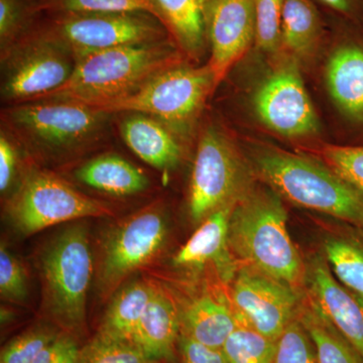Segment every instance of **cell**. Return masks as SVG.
<instances>
[{
  "label": "cell",
  "mask_w": 363,
  "mask_h": 363,
  "mask_svg": "<svg viewBox=\"0 0 363 363\" xmlns=\"http://www.w3.org/2000/svg\"><path fill=\"white\" fill-rule=\"evenodd\" d=\"M0 126L42 168L74 166L108 149L116 135L114 113L63 98L2 106Z\"/></svg>",
  "instance_id": "1"
},
{
  "label": "cell",
  "mask_w": 363,
  "mask_h": 363,
  "mask_svg": "<svg viewBox=\"0 0 363 363\" xmlns=\"http://www.w3.org/2000/svg\"><path fill=\"white\" fill-rule=\"evenodd\" d=\"M186 62L173 40L89 52L76 58L75 70L65 85L42 98H63L104 108L135 94L162 72Z\"/></svg>",
  "instance_id": "2"
},
{
  "label": "cell",
  "mask_w": 363,
  "mask_h": 363,
  "mask_svg": "<svg viewBox=\"0 0 363 363\" xmlns=\"http://www.w3.org/2000/svg\"><path fill=\"white\" fill-rule=\"evenodd\" d=\"M286 222L274 191L248 189L231 213L229 247L245 266L298 289L305 283L306 266Z\"/></svg>",
  "instance_id": "3"
},
{
  "label": "cell",
  "mask_w": 363,
  "mask_h": 363,
  "mask_svg": "<svg viewBox=\"0 0 363 363\" xmlns=\"http://www.w3.org/2000/svg\"><path fill=\"white\" fill-rule=\"evenodd\" d=\"M255 164L257 175L289 201L363 228V191L326 164L274 147L257 152Z\"/></svg>",
  "instance_id": "4"
},
{
  "label": "cell",
  "mask_w": 363,
  "mask_h": 363,
  "mask_svg": "<svg viewBox=\"0 0 363 363\" xmlns=\"http://www.w3.org/2000/svg\"><path fill=\"white\" fill-rule=\"evenodd\" d=\"M6 212L11 223L26 235L76 219L114 215L111 205L84 194L56 172L32 161L9 196Z\"/></svg>",
  "instance_id": "5"
},
{
  "label": "cell",
  "mask_w": 363,
  "mask_h": 363,
  "mask_svg": "<svg viewBox=\"0 0 363 363\" xmlns=\"http://www.w3.org/2000/svg\"><path fill=\"white\" fill-rule=\"evenodd\" d=\"M217 88L208 64L197 67L186 62L162 72L135 94L99 109L111 113L142 112L166 123L188 140L208 98Z\"/></svg>",
  "instance_id": "6"
},
{
  "label": "cell",
  "mask_w": 363,
  "mask_h": 363,
  "mask_svg": "<svg viewBox=\"0 0 363 363\" xmlns=\"http://www.w3.org/2000/svg\"><path fill=\"white\" fill-rule=\"evenodd\" d=\"M40 269L48 311L68 330L82 328L93 271L84 223L66 228L48 245L40 257Z\"/></svg>",
  "instance_id": "7"
},
{
  "label": "cell",
  "mask_w": 363,
  "mask_h": 363,
  "mask_svg": "<svg viewBox=\"0 0 363 363\" xmlns=\"http://www.w3.org/2000/svg\"><path fill=\"white\" fill-rule=\"evenodd\" d=\"M35 30L76 58L123 45L173 40L159 18L143 11L44 14Z\"/></svg>",
  "instance_id": "8"
},
{
  "label": "cell",
  "mask_w": 363,
  "mask_h": 363,
  "mask_svg": "<svg viewBox=\"0 0 363 363\" xmlns=\"http://www.w3.org/2000/svg\"><path fill=\"white\" fill-rule=\"evenodd\" d=\"M76 57L37 30L0 52L2 106L33 101L65 85L73 75Z\"/></svg>",
  "instance_id": "9"
},
{
  "label": "cell",
  "mask_w": 363,
  "mask_h": 363,
  "mask_svg": "<svg viewBox=\"0 0 363 363\" xmlns=\"http://www.w3.org/2000/svg\"><path fill=\"white\" fill-rule=\"evenodd\" d=\"M248 190L247 171L225 130L216 123L198 136L188 192V210L201 223L220 208L234 204Z\"/></svg>",
  "instance_id": "10"
},
{
  "label": "cell",
  "mask_w": 363,
  "mask_h": 363,
  "mask_svg": "<svg viewBox=\"0 0 363 363\" xmlns=\"http://www.w3.org/2000/svg\"><path fill=\"white\" fill-rule=\"evenodd\" d=\"M168 235V220L162 202L142 208L118 223L102 247L98 283L100 292L111 295L131 272L161 252Z\"/></svg>",
  "instance_id": "11"
},
{
  "label": "cell",
  "mask_w": 363,
  "mask_h": 363,
  "mask_svg": "<svg viewBox=\"0 0 363 363\" xmlns=\"http://www.w3.org/2000/svg\"><path fill=\"white\" fill-rule=\"evenodd\" d=\"M231 291L240 323L274 341L297 318L302 300L298 289L247 266L236 272Z\"/></svg>",
  "instance_id": "12"
},
{
  "label": "cell",
  "mask_w": 363,
  "mask_h": 363,
  "mask_svg": "<svg viewBox=\"0 0 363 363\" xmlns=\"http://www.w3.org/2000/svg\"><path fill=\"white\" fill-rule=\"evenodd\" d=\"M253 104L262 123L279 135L300 138L319 130L316 111L294 63L279 67L262 81Z\"/></svg>",
  "instance_id": "13"
},
{
  "label": "cell",
  "mask_w": 363,
  "mask_h": 363,
  "mask_svg": "<svg viewBox=\"0 0 363 363\" xmlns=\"http://www.w3.org/2000/svg\"><path fill=\"white\" fill-rule=\"evenodd\" d=\"M208 66L217 87L243 58L255 38V0H208Z\"/></svg>",
  "instance_id": "14"
},
{
  "label": "cell",
  "mask_w": 363,
  "mask_h": 363,
  "mask_svg": "<svg viewBox=\"0 0 363 363\" xmlns=\"http://www.w3.org/2000/svg\"><path fill=\"white\" fill-rule=\"evenodd\" d=\"M114 126L124 145L145 164L168 174L180 166L186 138L166 123L142 112L114 113Z\"/></svg>",
  "instance_id": "15"
},
{
  "label": "cell",
  "mask_w": 363,
  "mask_h": 363,
  "mask_svg": "<svg viewBox=\"0 0 363 363\" xmlns=\"http://www.w3.org/2000/svg\"><path fill=\"white\" fill-rule=\"evenodd\" d=\"M305 284L320 311L363 357L362 298L336 279L321 257L306 267Z\"/></svg>",
  "instance_id": "16"
},
{
  "label": "cell",
  "mask_w": 363,
  "mask_h": 363,
  "mask_svg": "<svg viewBox=\"0 0 363 363\" xmlns=\"http://www.w3.org/2000/svg\"><path fill=\"white\" fill-rule=\"evenodd\" d=\"M71 169L72 178L77 183L111 197H131L152 187L142 169L109 149L83 160Z\"/></svg>",
  "instance_id": "17"
},
{
  "label": "cell",
  "mask_w": 363,
  "mask_h": 363,
  "mask_svg": "<svg viewBox=\"0 0 363 363\" xmlns=\"http://www.w3.org/2000/svg\"><path fill=\"white\" fill-rule=\"evenodd\" d=\"M234 204L227 205L209 215L180 248L174 262L179 267H199L213 264L223 281H233L235 264L229 247V221Z\"/></svg>",
  "instance_id": "18"
},
{
  "label": "cell",
  "mask_w": 363,
  "mask_h": 363,
  "mask_svg": "<svg viewBox=\"0 0 363 363\" xmlns=\"http://www.w3.org/2000/svg\"><path fill=\"white\" fill-rule=\"evenodd\" d=\"M172 39L189 62L197 63L208 45V0H150Z\"/></svg>",
  "instance_id": "19"
},
{
  "label": "cell",
  "mask_w": 363,
  "mask_h": 363,
  "mask_svg": "<svg viewBox=\"0 0 363 363\" xmlns=\"http://www.w3.org/2000/svg\"><path fill=\"white\" fill-rule=\"evenodd\" d=\"M180 325L175 303L156 286L136 329L135 344L155 362L172 359Z\"/></svg>",
  "instance_id": "20"
},
{
  "label": "cell",
  "mask_w": 363,
  "mask_h": 363,
  "mask_svg": "<svg viewBox=\"0 0 363 363\" xmlns=\"http://www.w3.org/2000/svg\"><path fill=\"white\" fill-rule=\"evenodd\" d=\"M329 92L340 111L363 121V49L355 44L334 51L326 68Z\"/></svg>",
  "instance_id": "21"
},
{
  "label": "cell",
  "mask_w": 363,
  "mask_h": 363,
  "mask_svg": "<svg viewBox=\"0 0 363 363\" xmlns=\"http://www.w3.org/2000/svg\"><path fill=\"white\" fill-rule=\"evenodd\" d=\"M181 322L184 334L213 348L223 347L227 338L240 324L234 308L209 292L198 296L187 306Z\"/></svg>",
  "instance_id": "22"
},
{
  "label": "cell",
  "mask_w": 363,
  "mask_h": 363,
  "mask_svg": "<svg viewBox=\"0 0 363 363\" xmlns=\"http://www.w3.org/2000/svg\"><path fill=\"white\" fill-rule=\"evenodd\" d=\"M156 286L135 281L114 295L97 335L109 340L135 344L136 329Z\"/></svg>",
  "instance_id": "23"
},
{
  "label": "cell",
  "mask_w": 363,
  "mask_h": 363,
  "mask_svg": "<svg viewBox=\"0 0 363 363\" xmlns=\"http://www.w3.org/2000/svg\"><path fill=\"white\" fill-rule=\"evenodd\" d=\"M301 300L298 319L309 333L319 363H363V357L324 316L309 296Z\"/></svg>",
  "instance_id": "24"
},
{
  "label": "cell",
  "mask_w": 363,
  "mask_h": 363,
  "mask_svg": "<svg viewBox=\"0 0 363 363\" xmlns=\"http://www.w3.org/2000/svg\"><path fill=\"white\" fill-rule=\"evenodd\" d=\"M321 32V18L312 0H285L281 47L303 56L311 52Z\"/></svg>",
  "instance_id": "25"
},
{
  "label": "cell",
  "mask_w": 363,
  "mask_h": 363,
  "mask_svg": "<svg viewBox=\"0 0 363 363\" xmlns=\"http://www.w3.org/2000/svg\"><path fill=\"white\" fill-rule=\"evenodd\" d=\"M324 253L331 272L344 286L363 300V245L347 238H328Z\"/></svg>",
  "instance_id": "26"
},
{
  "label": "cell",
  "mask_w": 363,
  "mask_h": 363,
  "mask_svg": "<svg viewBox=\"0 0 363 363\" xmlns=\"http://www.w3.org/2000/svg\"><path fill=\"white\" fill-rule=\"evenodd\" d=\"M43 16L37 0H0V52L32 33Z\"/></svg>",
  "instance_id": "27"
},
{
  "label": "cell",
  "mask_w": 363,
  "mask_h": 363,
  "mask_svg": "<svg viewBox=\"0 0 363 363\" xmlns=\"http://www.w3.org/2000/svg\"><path fill=\"white\" fill-rule=\"evenodd\" d=\"M228 363H274L277 341L240 324L222 347Z\"/></svg>",
  "instance_id": "28"
},
{
  "label": "cell",
  "mask_w": 363,
  "mask_h": 363,
  "mask_svg": "<svg viewBox=\"0 0 363 363\" xmlns=\"http://www.w3.org/2000/svg\"><path fill=\"white\" fill-rule=\"evenodd\" d=\"M43 14L143 11L159 18L150 0H37Z\"/></svg>",
  "instance_id": "29"
},
{
  "label": "cell",
  "mask_w": 363,
  "mask_h": 363,
  "mask_svg": "<svg viewBox=\"0 0 363 363\" xmlns=\"http://www.w3.org/2000/svg\"><path fill=\"white\" fill-rule=\"evenodd\" d=\"M135 344L109 340L96 335L80 351L79 363H157Z\"/></svg>",
  "instance_id": "30"
},
{
  "label": "cell",
  "mask_w": 363,
  "mask_h": 363,
  "mask_svg": "<svg viewBox=\"0 0 363 363\" xmlns=\"http://www.w3.org/2000/svg\"><path fill=\"white\" fill-rule=\"evenodd\" d=\"M284 4L285 0H255V42L262 52L281 47Z\"/></svg>",
  "instance_id": "31"
},
{
  "label": "cell",
  "mask_w": 363,
  "mask_h": 363,
  "mask_svg": "<svg viewBox=\"0 0 363 363\" xmlns=\"http://www.w3.org/2000/svg\"><path fill=\"white\" fill-rule=\"evenodd\" d=\"M274 363H319L314 343L298 317L277 341Z\"/></svg>",
  "instance_id": "32"
},
{
  "label": "cell",
  "mask_w": 363,
  "mask_h": 363,
  "mask_svg": "<svg viewBox=\"0 0 363 363\" xmlns=\"http://www.w3.org/2000/svg\"><path fill=\"white\" fill-rule=\"evenodd\" d=\"M319 152L327 167L363 191V147L325 145Z\"/></svg>",
  "instance_id": "33"
},
{
  "label": "cell",
  "mask_w": 363,
  "mask_h": 363,
  "mask_svg": "<svg viewBox=\"0 0 363 363\" xmlns=\"http://www.w3.org/2000/svg\"><path fill=\"white\" fill-rule=\"evenodd\" d=\"M25 156L26 152L11 133L0 126V192L2 195H7L11 190L13 193L20 184L30 162V160L21 166Z\"/></svg>",
  "instance_id": "34"
},
{
  "label": "cell",
  "mask_w": 363,
  "mask_h": 363,
  "mask_svg": "<svg viewBox=\"0 0 363 363\" xmlns=\"http://www.w3.org/2000/svg\"><path fill=\"white\" fill-rule=\"evenodd\" d=\"M59 335L48 328H35L14 338L1 351V363H32L40 351Z\"/></svg>",
  "instance_id": "35"
},
{
  "label": "cell",
  "mask_w": 363,
  "mask_h": 363,
  "mask_svg": "<svg viewBox=\"0 0 363 363\" xmlns=\"http://www.w3.org/2000/svg\"><path fill=\"white\" fill-rule=\"evenodd\" d=\"M0 294L14 303L23 302L28 296L25 269L4 242L0 247Z\"/></svg>",
  "instance_id": "36"
},
{
  "label": "cell",
  "mask_w": 363,
  "mask_h": 363,
  "mask_svg": "<svg viewBox=\"0 0 363 363\" xmlns=\"http://www.w3.org/2000/svg\"><path fill=\"white\" fill-rule=\"evenodd\" d=\"M183 363H228L222 348H213L198 342L183 334L180 339Z\"/></svg>",
  "instance_id": "37"
},
{
  "label": "cell",
  "mask_w": 363,
  "mask_h": 363,
  "mask_svg": "<svg viewBox=\"0 0 363 363\" xmlns=\"http://www.w3.org/2000/svg\"><path fill=\"white\" fill-rule=\"evenodd\" d=\"M73 339L67 335L58 336L40 351L32 363H56L74 345Z\"/></svg>",
  "instance_id": "38"
},
{
  "label": "cell",
  "mask_w": 363,
  "mask_h": 363,
  "mask_svg": "<svg viewBox=\"0 0 363 363\" xmlns=\"http://www.w3.org/2000/svg\"><path fill=\"white\" fill-rule=\"evenodd\" d=\"M324 6L329 7L346 18H355L359 14L360 6L358 0H319Z\"/></svg>",
  "instance_id": "39"
},
{
  "label": "cell",
  "mask_w": 363,
  "mask_h": 363,
  "mask_svg": "<svg viewBox=\"0 0 363 363\" xmlns=\"http://www.w3.org/2000/svg\"><path fill=\"white\" fill-rule=\"evenodd\" d=\"M80 351L75 343L56 363H79Z\"/></svg>",
  "instance_id": "40"
}]
</instances>
